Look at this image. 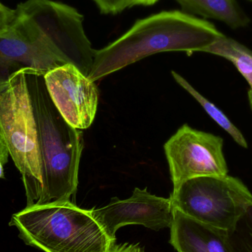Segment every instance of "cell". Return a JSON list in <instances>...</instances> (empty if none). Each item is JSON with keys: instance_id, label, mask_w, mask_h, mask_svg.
Instances as JSON below:
<instances>
[{"instance_id": "e0dca14e", "label": "cell", "mask_w": 252, "mask_h": 252, "mask_svg": "<svg viewBox=\"0 0 252 252\" xmlns=\"http://www.w3.org/2000/svg\"><path fill=\"white\" fill-rule=\"evenodd\" d=\"M16 16V11L0 1V29L11 23Z\"/></svg>"}, {"instance_id": "2e32d148", "label": "cell", "mask_w": 252, "mask_h": 252, "mask_svg": "<svg viewBox=\"0 0 252 252\" xmlns=\"http://www.w3.org/2000/svg\"><path fill=\"white\" fill-rule=\"evenodd\" d=\"M103 14L115 15L127 8L128 0H93Z\"/></svg>"}, {"instance_id": "d6986e66", "label": "cell", "mask_w": 252, "mask_h": 252, "mask_svg": "<svg viewBox=\"0 0 252 252\" xmlns=\"http://www.w3.org/2000/svg\"><path fill=\"white\" fill-rule=\"evenodd\" d=\"M9 156L10 154H9L8 149H7L5 140H4V136H3L1 128H0V161L3 165L7 164L8 161Z\"/></svg>"}, {"instance_id": "3957f363", "label": "cell", "mask_w": 252, "mask_h": 252, "mask_svg": "<svg viewBox=\"0 0 252 252\" xmlns=\"http://www.w3.org/2000/svg\"><path fill=\"white\" fill-rule=\"evenodd\" d=\"M9 225L26 245L44 252H108L112 241L92 210L69 200L25 207L12 216Z\"/></svg>"}, {"instance_id": "277c9868", "label": "cell", "mask_w": 252, "mask_h": 252, "mask_svg": "<svg viewBox=\"0 0 252 252\" xmlns=\"http://www.w3.org/2000/svg\"><path fill=\"white\" fill-rule=\"evenodd\" d=\"M25 71L12 76L8 86L0 93V128L20 173L26 207H31L41 201L43 175Z\"/></svg>"}, {"instance_id": "9a60e30c", "label": "cell", "mask_w": 252, "mask_h": 252, "mask_svg": "<svg viewBox=\"0 0 252 252\" xmlns=\"http://www.w3.org/2000/svg\"><path fill=\"white\" fill-rule=\"evenodd\" d=\"M231 244L235 252H252V205L229 232Z\"/></svg>"}, {"instance_id": "52a82bcc", "label": "cell", "mask_w": 252, "mask_h": 252, "mask_svg": "<svg viewBox=\"0 0 252 252\" xmlns=\"http://www.w3.org/2000/svg\"><path fill=\"white\" fill-rule=\"evenodd\" d=\"M67 63L44 32L24 15L16 12L13 22L0 29V93L20 71L32 69L45 75Z\"/></svg>"}, {"instance_id": "ffe728a7", "label": "cell", "mask_w": 252, "mask_h": 252, "mask_svg": "<svg viewBox=\"0 0 252 252\" xmlns=\"http://www.w3.org/2000/svg\"><path fill=\"white\" fill-rule=\"evenodd\" d=\"M158 0H128L127 1V7L133 6H151L158 1Z\"/></svg>"}, {"instance_id": "30bf717a", "label": "cell", "mask_w": 252, "mask_h": 252, "mask_svg": "<svg viewBox=\"0 0 252 252\" xmlns=\"http://www.w3.org/2000/svg\"><path fill=\"white\" fill-rule=\"evenodd\" d=\"M46 87L65 121L77 129L93 124L98 105L97 86L72 63L44 75Z\"/></svg>"}, {"instance_id": "ac0fdd59", "label": "cell", "mask_w": 252, "mask_h": 252, "mask_svg": "<svg viewBox=\"0 0 252 252\" xmlns=\"http://www.w3.org/2000/svg\"><path fill=\"white\" fill-rule=\"evenodd\" d=\"M108 252H145L137 244H113Z\"/></svg>"}, {"instance_id": "7402d4cb", "label": "cell", "mask_w": 252, "mask_h": 252, "mask_svg": "<svg viewBox=\"0 0 252 252\" xmlns=\"http://www.w3.org/2000/svg\"><path fill=\"white\" fill-rule=\"evenodd\" d=\"M248 94L249 100H250V106H251V108L252 109V91L251 90H250V91H249Z\"/></svg>"}, {"instance_id": "7a4b0ae2", "label": "cell", "mask_w": 252, "mask_h": 252, "mask_svg": "<svg viewBox=\"0 0 252 252\" xmlns=\"http://www.w3.org/2000/svg\"><path fill=\"white\" fill-rule=\"evenodd\" d=\"M25 74L42 166L43 192L38 205L69 200L78 188L82 133L69 125L55 106L44 74L32 69H26Z\"/></svg>"}, {"instance_id": "5bb4252c", "label": "cell", "mask_w": 252, "mask_h": 252, "mask_svg": "<svg viewBox=\"0 0 252 252\" xmlns=\"http://www.w3.org/2000/svg\"><path fill=\"white\" fill-rule=\"evenodd\" d=\"M171 74L177 84L180 85L182 88L185 89L199 103L203 109L216 124H219L222 128L224 129L238 145H241L243 148H248V144L241 130L229 121V118L224 115L222 111L216 107L213 103L209 101L202 94H200L182 75H179L175 71H172Z\"/></svg>"}, {"instance_id": "6da1fadb", "label": "cell", "mask_w": 252, "mask_h": 252, "mask_svg": "<svg viewBox=\"0 0 252 252\" xmlns=\"http://www.w3.org/2000/svg\"><path fill=\"white\" fill-rule=\"evenodd\" d=\"M209 21L179 10L139 19L119 38L94 51L88 78L93 82L163 52H202L224 37Z\"/></svg>"}, {"instance_id": "8992f818", "label": "cell", "mask_w": 252, "mask_h": 252, "mask_svg": "<svg viewBox=\"0 0 252 252\" xmlns=\"http://www.w3.org/2000/svg\"><path fill=\"white\" fill-rule=\"evenodd\" d=\"M15 10L31 19L68 63L89 76L95 50L84 31V16L77 9L53 0H27Z\"/></svg>"}, {"instance_id": "7c38bea8", "label": "cell", "mask_w": 252, "mask_h": 252, "mask_svg": "<svg viewBox=\"0 0 252 252\" xmlns=\"http://www.w3.org/2000/svg\"><path fill=\"white\" fill-rule=\"evenodd\" d=\"M185 13L226 24L232 29L245 28L250 24L247 15L237 0H176Z\"/></svg>"}, {"instance_id": "4fadbf2b", "label": "cell", "mask_w": 252, "mask_h": 252, "mask_svg": "<svg viewBox=\"0 0 252 252\" xmlns=\"http://www.w3.org/2000/svg\"><path fill=\"white\" fill-rule=\"evenodd\" d=\"M232 62L244 77L252 91V51L241 43L225 35L203 50Z\"/></svg>"}, {"instance_id": "5b68a950", "label": "cell", "mask_w": 252, "mask_h": 252, "mask_svg": "<svg viewBox=\"0 0 252 252\" xmlns=\"http://www.w3.org/2000/svg\"><path fill=\"white\" fill-rule=\"evenodd\" d=\"M173 209L231 232L252 205V194L238 178L203 176L186 181L170 197Z\"/></svg>"}, {"instance_id": "8fae6325", "label": "cell", "mask_w": 252, "mask_h": 252, "mask_svg": "<svg viewBox=\"0 0 252 252\" xmlns=\"http://www.w3.org/2000/svg\"><path fill=\"white\" fill-rule=\"evenodd\" d=\"M170 244L177 252H235L229 232L188 217L173 209Z\"/></svg>"}, {"instance_id": "44dd1931", "label": "cell", "mask_w": 252, "mask_h": 252, "mask_svg": "<svg viewBox=\"0 0 252 252\" xmlns=\"http://www.w3.org/2000/svg\"><path fill=\"white\" fill-rule=\"evenodd\" d=\"M3 164H1V161H0V179H4V170H3Z\"/></svg>"}, {"instance_id": "603a6c76", "label": "cell", "mask_w": 252, "mask_h": 252, "mask_svg": "<svg viewBox=\"0 0 252 252\" xmlns=\"http://www.w3.org/2000/svg\"><path fill=\"white\" fill-rule=\"evenodd\" d=\"M249 1H252V0H249Z\"/></svg>"}, {"instance_id": "9c48e42d", "label": "cell", "mask_w": 252, "mask_h": 252, "mask_svg": "<svg viewBox=\"0 0 252 252\" xmlns=\"http://www.w3.org/2000/svg\"><path fill=\"white\" fill-rule=\"evenodd\" d=\"M93 216L112 241L116 232L127 225H142L152 230L170 228L173 221V207L170 198L152 195L147 188H135L129 198L115 197L108 205L92 210Z\"/></svg>"}, {"instance_id": "ba28073f", "label": "cell", "mask_w": 252, "mask_h": 252, "mask_svg": "<svg viewBox=\"0 0 252 252\" xmlns=\"http://www.w3.org/2000/svg\"><path fill=\"white\" fill-rule=\"evenodd\" d=\"M173 190L189 179L228 174L220 136L182 126L164 146Z\"/></svg>"}]
</instances>
